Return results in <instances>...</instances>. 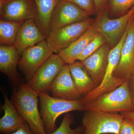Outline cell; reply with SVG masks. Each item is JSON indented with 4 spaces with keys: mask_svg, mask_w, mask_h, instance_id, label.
<instances>
[{
    "mask_svg": "<svg viewBox=\"0 0 134 134\" xmlns=\"http://www.w3.org/2000/svg\"><path fill=\"white\" fill-rule=\"evenodd\" d=\"M38 92L27 84L21 83L13 90L11 100L34 133L47 134L38 110Z\"/></svg>",
    "mask_w": 134,
    "mask_h": 134,
    "instance_id": "6da1fadb",
    "label": "cell"
},
{
    "mask_svg": "<svg viewBox=\"0 0 134 134\" xmlns=\"http://www.w3.org/2000/svg\"><path fill=\"white\" fill-rule=\"evenodd\" d=\"M40 113L47 134L56 129V121L60 115L74 111H86V105L81 98L71 100L57 98L45 92L39 93Z\"/></svg>",
    "mask_w": 134,
    "mask_h": 134,
    "instance_id": "7a4b0ae2",
    "label": "cell"
},
{
    "mask_svg": "<svg viewBox=\"0 0 134 134\" xmlns=\"http://www.w3.org/2000/svg\"><path fill=\"white\" fill-rule=\"evenodd\" d=\"M86 109L109 113L134 110L128 79L112 91L101 95L86 105Z\"/></svg>",
    "mask_w": 134,
    "mask_h": 134,
    "instance_id": "3957f363",
    "label": "cell"
},
{
    "mask_svg": "<svg viewBox=\"0 0 134 134\" xmlns=\"http://www.w3.org/2000/svg\"><path fill=\"white\" fill-rule=\"evenodd\" d=\"M128 25L129 24L119 43L110 50L107 68L101 83L92 91L81 98L82 100L86 105L91 103L101 95L112 91L126 81L115 77L114 74L120 61L122 46L126 37Z\"/></svg>",
    "mask_w": 134,
    "mask_h": 134,
    "instance_id": "277c9868",
    "label": "cell"
},
{
    "mask_svg": "<svg viewBox=\"0 0 134 134\" xmlns=\"http://www.w3.org/2000/svg\"><path fill=\"white\" fill-rule=\"evenodd\" d=\"M124 119L120 113L86 110L82 120L84 134H119Z\"/></svg>",
    "mask_w": 134,
    "mask_h": 134,
    "instance_id": "5b68a950",
    "label": "cell"
},
{
    "mask_svg": "<svg viewBox=\"0 0 134 134\" xmlns=\"http://www.w3.org/2000/svg\"><path fill=\"white\" fill-rule=\"evenodd\" d=\"M134 16V6L125 14L114 19L109 18L105 8L99 14L95 21L97 31L104 37L108 45L114 47L122 37Z\"/></svg>",
    "mask_w": 134,
    "mask_h": 134,
    "instance_id": "8992f818",
    "label": "cell"
},
{
    "mask_svg": "<svg viewBox=\"0 0 134 134\" xmlns=\"http://www.w3.org/2000/svg\"><path fill=\"white\" fill-rule=\"evenodd\" d=\"M94 21L93 19L88 18L50 31L46 39L50 49L54 53H58L67 48L87 31Z\"/></svg>",
    "mask_w": 134,
    "mask_h": 134,
    "instance_id": "52a82bcc",
    "label": "cell"
},
{
    "mask_svg": "<svg viewBox=\"0 0 134 134\" xmlns=\"http://www.w3.org/2000/svg\"><path fill=\"white\" fill-rule=\"evenodd\" d=\"M53 53L46 39L26 48L22 52L18 67L27 82Z\"/></svg>",
    "mask_w": 134,
    "mask_h": 134,
    "instance_id": "ba28073f",
    "label": "cell"
},
{
    "mask_svg": "<svg viewBox=\"0 0 134 134\" xmlns=\"http://www.w3.org/2000/svg\"><path fill=\"white\" fill-rule=\"evenodd\" d=\"M66 63L59 54H53L36 72L27 85L38 93L47 92Z\"/></svg>",
    "mask_w": 134,
    "mask_h": 134,
    "instance_id": "9c48e42d",
    "label": "cell"
},
{
    "mask_svg": "<svg viewBox=\"0 0 134 134\" xmlns=\"http://www.w3.org/2000/svg\"><path fill=\"white\" fill-rule=\"evenodd\" d=\"M37 15V8L33 0L0 1L1 20L24 21L35 19Z\"/></svg>",
    "mask_w": 134,
    "mask_h": 134,
    "instance_id": "30bf717a",
    "label": "cell"
},
{
    "mask_svg": "<svg viewBox=\"0 0 134 134\" xmlns=\"http://www.w3.org/2000/svg\"><path fill=\"white\" fill-rule=\"evenodd\" d=\"M89 15L87 12L74 3L61 0L52 15L50 31L86 20Z\"/></svg>",
    "mask_w": 134,
    "mask_h": 134,
    "instance_id": "8fae6325",
    "label": "cell"
},
{
    "mask_svg": "<svg viewBox=\"0 0 134 134\" xmlns=\"http://www.w3.org/2000/svg\"><path fill=\"white\" fill-rule=\"evenodd\" d=\"M134 73V16L130 21L120 58L114 72L115 77L127 80Z\"/></svg>",
    "mask_w": 134,
    "mask_h": 134,
    "instance_id": "7c38bea8",
    "label": "cell"
},
{
    "mask_svg": "<svg viewBox=\"0 0 134 134\" xmlns=\"http://www.w3.org/2000/svg\"><path fill=\"white\" fill-rule=\"evenodd\" d=\"M49 91L53 97L68 100H78L82 96L73 81L68 64L63 67L53 82Z\"/></svg>",
    "mask_w": 134,
    "mask_h": 134,
    "instance_id": "4fadbf2b",
    "label": "cell"
},
{
    "mask_svg": "<svg viewBox=\"0 0 134 134\" xmlns=\"http://www.w3.org/2000/svg\"><path fill=\"white\" fill-rule=\"evenodd\" d=\"M46 37L36 24L35 19L25 21L17 34L14 46L20 55L26 48L46 40Z\"/></svg>",
    "mask_w": 134,
    "mask_h": 134,
    "instance_id": "5bb4252c",
    "label": "cell"
},
{
    "mask_svg": "<svg viewBox=\"0 0 134 134\" xmlns=\"http://www.w3.org/2000/svg\"><path fill=\"white\" fill-rule=\"evenodd\" d=\"M110 50L109 46L105 44L81 62L97 86L101 83L104 76Z\"/></svg>",
    "mask_w": 134,
    "mask_h": 134,
    "instance_id": "9a60e30c",
    "label": "cell"
},
{
    "mask_svg": "<svg viewBox=\"0 0 134 134\" xmlns=\"http://www.w3.org/2000/svg\"><path fill=\"white\" fill-rule=\"evenodd\" d=\"M20 55L14 46H0V71L8 77L15 87L21 83L17 71Z\"/></svg>",
    "mask_w": 134,
    "mask_h": 134,
    "instance_id": "2e32d148",
    "label": "cell"
},
{
    "mask_svg": "<svg viewBox=\"0 0 134 134\" xmlns=\"http://www.w3.org/2000/svg\"><path fill=\"white\" fill-rule=\"evenodd\" d=\"M95 21L92 26L68 47L58 53L66 64H72L77 58L87 45L97 34Z\"/></svg>",
    "mask_w": 134,
    "mask_h": 134,
    "instance_id": "e0dca14e",
    "label": "cell"
},
{
    "mask_svg": "<svg viewBox=\"0 0 134 134\" xmlns=\"http://www.w3.org/2000/svg\"><path fill=\"white\" fill-rule=\"evenodd\" d=\"M4 103L2 109L4 115L0 119V132L9 134L15 132L26 122L16 110L7 94H4Z\"/></svg>",
    "mask_w": 134,
    "mask_h": 134,
    "instance_id": "ac0fdd59",
    "label": "cell"
},
{
    "mask_svg": "<svg viewBox=\"0 0 134 134\" xmlns=\"http://www.w3.org/2000/svg\"><path fill=\"white\" fill-rule=\"evenodd\" d=\"M37 10L35 19L40 30L47 37L50 31L51 18L57 5L61 0H33Z\"/></svg>",
    "mask_w": 134,
    "mask_h": 134,
    "instance_id": "d6986e66",
    "label": "cell"
},
{
    "mask_svg": "<svg viewBox=\"0 0 134 134\" xmlns=\"http://www.w3.org/2000/svg\"><path fill=\"white\" fill-rule=\"evenodd\" d=\"M69 65L73 81L82 96H85L97 87L81 62L76 61Z\"/></svg>",
    "mask_w": 134,
    "mask_h": 134,
    "instance_id": "ffe728a7",
    "label": "cell"
},
{
    "mask_svg": "<svg viewBox=\"0 0 134 134\" xmlns=\"http://www.w3.org/2000/svg\"><path fill=\"white\" fill-rule=\"evenodd\" d=\"M24 22L0 20L1 45H14L17 34Z\"/></svg>",
    "mask_w": 134,
    "mask_h": 134,
    "instance_id": "44dd1931",
    "label": "cell"
},
{
    "mask_svg": "<svg viewBox=\"0 0 134 134\" xmlns=\"http://www.w3.org/2000/svg\"><path fill=\"white\" fill-rule=\"evenodd\" d=\"M74 121V118L72 114L69 113H66L59 127L52 133L47 134H84L85 130L82 126L75 129L71 127Z\"/></svg>",
    "mask_w": 134,
    "mask_h": 134,
    "instance_id": "7402d4cb",
    "label": "cell"
},
{
    "mask_svg": "<svg viewBox=\"0 0 134 134\" xmlns=\"http://www.w3.org/2000/svg\"><path fill=\"white\" fill-rule=\"evenodd\" d=\"M106 43H107L105 39L101 34L98 32L79 55L77 60L83 61L93 54Z\"/></svg>",
    "mask_w": 134,
    "mask_h": 134,
    "instance_id": "603a6c76",
    "label": "cell"
},
{
    "mask_svg": "<svg viewBox=\"0 0 134 134\" xmlns=\"http://www.w3.org/2000/svg\"><path fill=\"white\" fill-rule=\"evenodd\" d=\"M134 6V0H110V10L114 15L125 14Z\"/></svg>",
    "mask_w": 134,
    "mask_h": 134,
    "instance_id": "cb8c5ba5",
    "label": "cell"
},
{
    "mask_svg": "<svg viewBox=\"0 0 134 134\" xmlns=\"http://www.w3.org/2000/svg\"><path fill=\"white\" fill-rule=\"evenodd\" d=\"M72 3L87 12L90 15L96 12L93 0H63Z\"/></svg>",
    "mask_w": 134,
    "mask_h": 134,
    "instance_id": "d4e9b609",
    "label": "cell"
},
{
    "mask_svg": "<svg viewBox=\"0 0 134 134\" xmlns=\"http://www.w3.org/2000/svg\"><path fill=\"white\" fill-rule=\"evenodd\" d=\"M119 134H134V125L124 118L119 130Z\"/></svg>",
    "mask_w": 134,
    "mask_h": 134,
    "instance_id": "484cf974",
    "label": "cell"
},
{
    "mask_svg": "<svg viewBox=\"0 0 134 134\" xmlns=\"http://www.w3.org/2000/svg\"><path fill=\"white\" fill-rule=\"evenodd\" d=\"M108 0H93L95 10L97 14H99L105 8Z\"/></svg>",
    "mask_w": 134,
    "mask_h": 134,
    "instance_id": "4316f807",
    "label": "cell"
},
{
    "mask_svg": "<svg viewBox=\"0 0 134 134\" xmlns=\"http://www.w3.org/2000/svg\"><path fill=\"white\" fill-rule=\"evenodd\" d=\"M9 134H35L31 130L29 124L26 122L15 132Z\"/></svg>",
    "mask_w": 134,
    "mask_h": 134,
    "instance_id": "83f0119b",
    "label": "cell"
},
{
    "mask_svg": "<svg viewBox=\"0 0 134 134\" xmlns=\"http://www.w3.org/2000/svg\"><path fill=\"white\" fill-rule=\"evenodd\" d=\"M125 119L128 120L134 125V110L120 113Z\"/></svg>",
    "mask_w": 134,
    "mask_h": 134,
    "instance_id": "f1b7e54d",
    "label": "cell"
},
{
    "mask_svg": "<svg viewBox=\"0 0 134 134\" xmlns=\"http://www.w3.org/2000/svg\"><path fill=\"white\" fill-rule=\"evenodd\" d=\"M128 81L132 101L134 105V74L130 77Z\"/></svg>",
    "mask_w": 134,
    "mask_h": 134,
    "instance_id": "f546056e",
    "label": "cell"
},
{
    "mask_svg": "<svg viewBox=\"0 0 134 134\" xmlns=\"http://www.w3.org/2000/svg\"><path fill=\"white\" fill-rule=\"evenodd\" d=\"M0 1H6V0H0Z\"/></svg>",
    "mask_w": 134,
    "mask_h": 134,
    "instance_id": "4dcf8cb0",
    "label": "cell"
},
{
    "mask_svg": "<svg viewBox=\"0 0 134 134\" xmlns=\"http://www.w3.org/2000/svg\"></svg>",
    "mask_w": 134,
    "mask_h": 134,
    "instance_id": "1f68e13d",
    "label": "cell"
}]
</instances>
